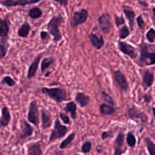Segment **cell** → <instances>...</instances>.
<instances>
[{"instance_id": "1", "label": "cell", "mask_w": 155, "mask_h": 155, "mask_svg": "<svg viewBox=\"0 0 155 155\" xmlns=\"http://www.w3.org/2000/svg\"><path fill=\"white\" fill-rule=\"evenodd\" d=\"M64 22V18L61 15L53 16L47 25V28L48 33L53 37V41L57 42L62 38V34L59 30V27Z\"/></svg>"}, {"instance_id": "2", "label": "cell", "mask_w": 155, "mask_h": 155, "mask_svg": "<svg viewBox=\"0 0 155 155\" xmlns=\"http://www.w3.org/2000/svg\"><path fill=\"white\" fill-rule=\"evenodd\" d=\"M41 90L42 93L45 94L56 103L59 104L67 100V91L64 88L59 87H42Z\"/></svg>"}, {"instance_id": "3", "label": "cell", "mask_w": 155, "mask_h": 155, "mask_svg": "<svg viewBox=\"0 0 155 155\" xmlns=\"http://www.w3.org/2000/svg\"><path fill=\"white\" fill-rule=\"evenodd\" d=\"M69 128L61 124L58 117H57L54 123V127L51 131L48 139V143L53 142L57 139H59L66 135L69 130Z\"/></svg>"}, {"instance_id": "4", "label": "cell", "mask_w": 155, "mask_h": 155, "mask_svg": "<svg viewBox=\"0 0 155 155\" xmlns=\"http://www.w3.org/2000/svg\"><path fill=\"white\" fill-rule=\"evenodd\" d=\"M28 121L35 125L37 128L39 125V113H38V106L37 102L35 100H33L30 102L28 106V111L27 114Z\"/></svg>"}, {"instance_id": "5", "label": "cell", "mask_w": 155, "mask_h": 155, "mask_svg": "<svg viewBox=\"0 0 155 155\" xmlns=\"http://www.w3.org/2000/svg\"><path fill=\"white\" fill-rule=\"evenodd\" d=\"M88 11L84 8L74 12L71 21V27L72 28H75L78 25L85 23L88 19Z\"/></svg>"}, {"instance_id": "6", "label": "cell", "mask_w": 155, "mask_h": 155, "mask_svg": "<svg viewBox=\"0 0 155 155\" xmlns=\"http://www.w3.org/2000/svg\"><path fill=\"white\" fill-rule=\"evenodd\" d=\"M128 117L136 122H141L145 123L147 120V116L144 112L140 110L135 105H133L130 107L127 111Z\"/></svg>"}, {"instance_id": "7", "label": "cell", "mask_w": 155, "mask_h": 155, "mask_svg": "<svg viewBox=\"0 0 155 155\" xmlns=\"http://www.w3.org/2000/svg\"><path fill=\"white\" fill-rule=\"evenodd\" d=\"M99 27L101 30L104 34H108L111 28V23L110 22V15L108 13H102L97 19Z\"/></svg>"}, {"instance_id": "8", "label": "cell", "mask_w": 155, "mask_h": 155, "mask_svg": "<svg viewBox=\"0 0 155 155\" xmlns=\"http://www.w3.org/2000/svg\"><path fill=\"white\" fill-rule=\"evenodd\" d=\"M140 56L139 61L142 62H146L148 59L150 60L149 65H153L155 64V53L149 52L147 48V45L145 43H142L140 45Z\"/></svg>"}, {"instance_id": "9", "label": "cell", "mask_w": 155, "mask_h": 155, "mask_svg": "<svg viewBox=\"0 0 155 155\" xmlns=\"http://www.w3.org/2000/svg\"><path fill=\"white\" fill-rule=\"evenodd\" d=\"M117 48L124 54L129 56L133 59L137 56V51L136 48L131 44L124 41H117Z\"/></svg>"}, {"instance_id": "10", "label": "cell", "mask_w": 155, "mask_h": 155, "mask_svg": "<svg viewBox=\"0 0 155 155\" xmlns=\"http://www.w3.org/2000/svg\"><path fill=\"white\" fill-rule=\"evenodd\" d=\"M41 1L42 0H4L1 1V4L6 7H12L36 4Z\"/></svg>"}, {"instance_id": "11", "label": "cell", "mask_w": 155, "mask_h": 155, "mask_svg": "<svg viewBox=\"0 0 155 155\" xmlns=\"http://www.w3.org/2000/svg\"><path fill=\"white\" fill-rule=\"evenodd\" d=\"M20 130L21 131L19 136L20 139H25L28 137H30L33 133V128L25 119L21 120Z\"/></svg>"}, {"instance_id": "12", "label": "cell", "mask_w": 155, "mask_h": 155, "mask_svg": "<svg viewBox=\"0 0 155 155\" xmlns=\"http://www.w3.org/2000/svg\"><path fill=\"white\" fill-rule=\"evenodd\" d=\"M114 75L115 81L119 85L121 91L127 92L129 89V86L125 75L122 73L121 71L119 70L114 71Z\"/></svg>"}, {"instance_id": "13", "label": "cell", "mask_w": 155, "mask_h": 155, "mask_svg": "<svg viewBox=\"0 0 155 155\" xmlns=\"http://www.w3.org/2000/svg\"><path fill=\"white\" fill-rule=\"evenodd\" d=\"M9 25L6 19H0V42H7L9 32Z\"/></svg>"}, {"instance_id": "14", "label": "cell", "mask_w": 155, "mask_h": 155, "mask_svg": "<svg viewBox=\"0 0 155 155\" xmlns=\"http://www.w3.org/2000/svg\"><path fill=\"white\" fill-rule=\"evenodd\" d=\"M89 40L91 45L97 50H100L104 45V39L102 35L99 36L93 32L90 33L88 35Z\"/></svg>"}, {"instance_id": "15", "label": "cell", "mask_w": 155, "mask_h": 155, "mask_svg": "<svg viewBox=\"0 0 155 155\" xmlns=\"http://www.w3.org/2000/svg\"><path fill=\"white\" fill-rule=\"evenodd\" d=\"M42 57V54H39L38 55H37L35 58L34 59V60L33 61V62H31V64L29 65L28 68V71H27V78L28 79H31L32 78H33L38 70V65L39 63L41 61Z\"/></svg>"}, {"instance_id": "16", "label": "cell", "mask_w": 155, "mask_h": 155, "mask_svg": "<svg viewBox=\"0 0 155 155\" xmlns=\"http://www.w3.org/2000/svg\"><path fill=\"white\" fill-rule=\"evenodd\" d=\"M41 126L43 130H46L50 127L52 124L51 115L50 113L44 108H42L41 111Z\"/></svg>"}, {"instance_id": "17", "label": "cell", "mask_w": 155, "mask_h": 155, "mask_svg": "<svg viewBox=\"0 0 155 155\" xmlns=\"http://www.w3.org/2000/svg\"><path fill=\"white\" fill-rule=\"evenodd\" d=\"M27 154L28 155H41L43 151L39 142L29 143L27 146Z\"/></svg>"}, {"instance_id": "18", "label": "cell", "mask_w": 155, "mask_h": 155, "mask_svg": "<svg viewBox=\"0 0 155 155\" xmlns=\"http://www.w3.org/2000/svg\"><path fill=\"white\" fill-rule=\"evenodd\" d=\"M11 120V114L6 106H3L1 108V116L0 125L1 127H6Z\"/></svg>"}, {"instance_id": "19", "label": "cell", "mask_w": 155, "mask_h": 155, "mask_svg": "<svg viewBox=\"0 0 155 155\" xmlns=\"http://www.w3.org/2000/svg\"><path fill=\"white\" fill-rule=\"evenodd\" d=\"M75 101L82 108L86 107L90 101V97L82 92H78L75 95Z\"/></svg>"}, {"instance_id": "20", "label": "cell", "mask_w": 155, "mask_h": 155, "mask_svg": "<svg viewBox=\"0 0 155 155\" xmlns=\"http://www.w3.org/2000/svg\"><path fill=\"white\" fill-rule=\"evenodd\" d=\"M99 112L102 115L104 116H110L112 115L116 112V109L113 106L108 105L105 103H102L99 105Z\"/></svg>"}, {"instance_id": "21", "label": "cell", "mask_w": 155, "mask_h": 155, "mask_svg": "<svg viewBox=\"0 0 155 155\" xmlns=\"http://www.w3.org/2000/svg\"><path fill=\"white\" fill-rule=\"evenodd\" d=\"M64 110L67 113H69L73 119L74 120L76 119L77 107H76V104L74 103V102L70 101V102L67 103L65 104V107L64 108Z\"/></svg>"}, {"instance_id": "22", "label": "cell", "mask_w": 155, "mask_h": 155, "mask_svg": "<svg viewBox=\"0 0 155 155\" xmlns=\"http://www.w3.org/2000/svg\"><path fill=\"white\" fill-rule=\"evenodd\" d=\"M124 13L127 18V19L128 21L129 22V26L131 30L134 28V18L136 16L135 12L130 9H124Z\"/></svg>"}, {"instance_id": "23", "label": "cell", "mask_w": 155, "mask_h": 155, "mask_svg": "<svg viewBox=\"0 0 155 155\" xmlns=\"http://www.w3.org/2000/svg\"><path fill=\"white\" fill-rule=\"evenodd\" d=\"M54 62V58L52 56L44 58L41 64V71L42 73H44L45 71L48 69Z\"/></svg>"}, {"instance_id": "24", "label": "cell", "mask_w": 155, "mask_h": 155, "mask_svg": "<svg viewBox=\"0 0 155 155\" xmlns=\"http://www.w3.org/2000/svg\"><path fill=\"white\" fill-rule=\"evenodd\" d=\"M31 29L30 25L27 22H25L19 28L18 35L21 38H26L28 36Z\"/></svg>"}, {"instance_id": "25", "label": "cell", "mask_w": 155, "mask_h": 155, "mask_svg": "<svg viewBox=\"0 0 155 155\" xmlns=\"http://www.w3.org/2000/svg\"><path fill=\"white\" fill-rule=\"evenodd\" d=\"M142 81L147 87H151L154 82V74L149 70H146L143 73Z\"/></svg>"}, {"instance_id": "26", "label": "cell", "mask_w": 155, "mask_h": 155, "mask_svg": "<svg viewBox=\"0 0 155 155\" xmlns=\"http://www.w3.org/2000/svg\"><path fill=\"white\" fill-rule=\"evenodd\" d=\"M75 137L76 133L74 132H72L71 133H70L63 141L61 142L59 145V148L63 150L68 147V146H69V145H70L73 140L74 139Z\"/></svg>"}, {"instance_id": "27", "label": "cell", "mask_w": 155, "mask_h": 155, "mask_svg": "<svg viewBox=\"0 0 155 155\" xmlns=\"http://www.w3.org/2000/svg\"><path fill=\"white\" fill-rule=\"evenodd\" d=\"M42 15V11L38 7L31 8L28 12V16L33 19H36L41 18Z\"/></svg>"}, {"instance_id": "28", "label": "cell", "mask_w": 155, "mask_h": 155, "mask_svg": "<svg viewBox=\"0 0 155 155\" xmlns=\"http://www.w3.org/2000/svg\"><path fill=\"white\" fill-rule=\"evenodd\" d=\"M147 148L150 155H155V143L148 137L145 138Z\"/></svg>"}, {"instance_id": "29", "label": "cell", "mask_w": 155, "mask_h": 155, "mask_svg": "<svg viewBox=\"0 0 155 155\" xmlns=\"http://www.w3.org/2000/svg\"><path fill=\"white\" fill-rule=\"evenodd\" d=\"M126 141L127 145L130 147L133 148L135 147L136 143V138L133 133L128 132L127 133L126 137Z\"/></svg>"}, {"instance_id": "30", "label": "cell", "mask_w": 155, "mask_h": 155, "mask_svg": "<svg viewBox=\"0 0 155 155\" xmlns=\"http://www.w3.org/2000/svg\"><path fill=\"white\" fill-rule=\"evenodd\" d=\"M1 84L2 85H7L8 87H13L14 85H16V82L14 79H12V78L10 76H5L2 78L1 81Z\"/></svg>"}, {"instance_id": "31", "label": "cell", "mask_w": 155, "mask_h": 155, "mask_svg": "<svg viewBox=\"0 0 155 155\" xmlns=\"http://www.w3.org/2000/svg\"><path fill=\"white\" fill-rule=\"evenodd\" d=\"M101 95H102V97L104 101L105 102H106L107 104H110L112 106L115 105L114 101L113 99V97L110 94L107 93L105 91H101Z\"/></svg>"}, {"instance_id": "32", "label": "cell", "mask_w": 155, "mask_h": 155, "mask_svg": "<svg viewBox=\"0 0 155 155\" xmlns=\"http://www.w3.org/2000/svg\"><path fill=\"white\" fill-rule=\"evenodd\" d=\"M92 147V143L91 141H86L84 142L81 145V152L84 154L89 153Z\"/></svg>"}, {"instance_id": "33", "label": "cell", "mask_w": 155, "mask_h": 155, "mask_svg": "<svg viewBox=\"0 0 155 155\" xmlns=\"http://www.w3.org/2000/svg\"><path fill=\"white\" fill-rule=\"evenodd\" d=\"M130 35V30L127 25H124L119 30V36L120 39H125Z\"/></svg>"}, {"instance_id": "34", "label": "cell", "mask_w": 155, "mask_h": 155, "mask_svg": "<svg viewBox=\"0 0 155 155\" xmlns=\"http://www.w3.org/2000/svg\"><path fill=\"white\" fill-rule=\"evenodd\" d=\"M124 139H125V134L122 132L119 133L117 136H116L115 139V143H116V145L118 147H122L124 143Z\"/></svg>"}, {"instance_id": "35", "label": "cell", "mask_w": 155, "mask_h": 155, "mask_svg": "<svg viewBox=\"0 0 155 155\" xmlns=\"http://www.w3.org/2000/svg\"><path fill=\"white\" fill-rule=\"evenodd\" d=\"M146 38L150 42H154L155 41V30L151 28L146 33Z\"/></svg>"}, {"instance_id": "36", "label": "cell", "mask_w": 155, "mask_h": 155, "mask_svg": "<svg viewBox=\"0 0 155 155\" xmlns=\"http://www.w3.org/2000/svg\"><path fill=\"white\" fill-rule=\"evenodd\" d=\"M7 42H0V58L2 59L7 52Z\"/></svg>"}, {"instance_id": "37", "label": "cell", "mask_w": 155, "mask_h": 155, "mask_svg": "<svg viewBox=\"0 0 155 155\" xmlns=\"http://www.w3.org/2000/svg\"><path fill=\"white\" fill-rule=\"evenodd\" d=\"M113 136V131L111 130L108 131H104L101 133V139L105 140L106 139L111 137Z\"/></svg>"}, {"instance_id": "38", "label": "cell", "mask_w": 155, "mask_h": 155, "mask_svg": "<svg viewBox=\"0 0 155 155\" xmlns=\"http://www.w3.org/2000/svg\"><path fill=\"white\" fill-rule=\"evenodd\" d=\"M59 117L62 120V121L65 124H70V120L69 116L65 113L61 112L59 114Z\"/></svg>"}, {"instance_id": "39", "label": "cell", "mask_w": 155, "mask_h": 155, "mask_svg": "<svg viewBox=\"0 0 155 155\" xmlns=\"http://www.w3.org/2000/svg\"><path fill=\"white\" fill-rule=\"evenodd\" d=\"M125 22L124 18L121 16H115V24L117 27H119L121 25L124 24Z\"/></svg>"}, {"instance_id": "40", "label": "cell", "mask_w": 155, "mask_h": 155, "mask_svg": "<svg viewBox=\"0 0 155 155\" xmlns=\"http://www.w3.org/2000/svg\"><path fill=\"white\" fill-rule=\"evenodd\" d=\"M136 21H137V25L139 28H142L144 27L145 22H144V20L142 18V16L141 15H139L136 18Z\"/></svg>"}, {"instance_id": "41", "label": "cell", "mask_w": 155, "mask_h": 155, "mask_svg": "<svg viewBox=\"0 0 155 155\" xmlns=\"http://www.w3.org/2000/svg\"><path fill=\"white\" fill-rule=\"evenodd\" d=\"M49 33L45 31H41L40 33V38L42 41H45V39H47V38H49Z\"/></svg>"}, {"instance_id": "42", "label": "cell", "mask_w": 155, "mask_h": 155, "mask_svg": "<svg viewBox=\"0 0 155 155\" xmlns=\"http://www.w3.org/2000/svg\"><path fill=\"white\" fill-rule=\"evenodd\" d=\"M142 99H143V101L147 103H150L152 100L151 96L150 93H147V94H145L144 95H143Z\"/></svg>"}, {"instance_id": "43", "label": "cell", "mask_w": 155, "mask_h": 155, "mask_svg": "<svg viewBox=\"0 0 155 155\" xmlns=\"http://www.w3.org/2000/svg\"><path fill=\"white\" fill-rule=\"evenodd\" d=\"M53 1L59 3L60 5L63 6L65 8L67 7V5L68 4V0H53Z\"/></svg>"}, {"instance_id": "44", "label": "cell", "mask_w": 155, "mask_h": 155, "mask_svg": "<svg viewBox=\"0 0 155 155\" xmlns=\"http://www.w3.org/2000/svg\"><path fill=\"white\" fill-rule=\"evenodd\" d=\"M124 153V151H122V150L121 149L120 147H118L116 146L114 148V155H120L122 154H123Z\"/></svg>"}, {"instance_id": "45", "label": "cell", "mask_w": 155, "mask_h": 155, "mask_svg": "<svg viewBox=\"0 0 155 155\" xmlns=\"http://www.w3.org/2000/svg\"><path fill=\"white\" fill-rule=\"evenodd\" d=\"M102 147L101 145H98L97 147H96V151L98 153H101L102 152Z\"/></svg>"}, {"instance_id": "46", "label": "cell", "mask_w": 155, "mask_h": 155, "mask_svg": "<svg viewBox=\"0 0 155 155\" xmlns=\"http://www.w3.org/2000/svg\"><path fill=\"white\" fill-rule=\"evenodd\" d=\"M139 3L141 5H142V6H143V7H147V6H148V4H147L146 2H144V1L142 2V1H139Z\"/></svg>"}, {"instance_id": "47", "label": "cell", "mask_w": 155, "mask_h": 155, "mask_svg": "<svg viewBox=\"0 0 155 155\" xmlns=\"http://www.w3.org/2000/svg\"><path fill=\"white\" fill-rule=\"evenodd\" d=\"M51 71H48V72H47L45 74V77H49L50 76V74H51Z\"/></svg>"}, {"instance_id": "48", "label": "cell", "mask_w": 155, "mask_h": 155, "mask_svg": "<svg viewBox=\"0 0 155 155\" xmlns=\"http://www.w3.org/2000/svg\"><path fill=\"white\" fill-rule=\"evenodd\" d=\"M152 111H153V113L154 117V118H155V107H153V108H152Z\"/></svg>"}, {"instance_id": "49", "label": "cell", "mask_w": 155, "mask_h": 155, "mask_svg": "<svg viewBox=\"0 0 155 155\" xmlns=\"http://www.w3.org/2000/svg\"><path fill=\"white\" fill-rule=\"evenodd\" d=\"M153 15H154V17L155 18V7H154L153 8Z\"/></svg>"}]
</instances>
